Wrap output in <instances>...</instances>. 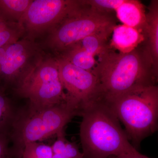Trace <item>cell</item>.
<instances>
[{"label": "cell", "instance_id": "cell-2", "mask_svg": "<svg viewBox=\"0 0 158 158\" xmlns=\"http://www.w3.org/2000/svg\"><path fill=\"white\" fill-rule=\"evenodd\" d=\"M80 115L82 117L80 137L84 158H108L138 151L130 143L103 95L88 104Z\"/></svg>", "mask_w": 158, "mask_h": 158}, {"label": "cell", "instance_id": "cell-20", "mask_svg": "<svg viewBox=\"0 0 158 158\" xmlns=\"http://www.w3.org/2000/svg\"><path fill=\"white\" fill-rule=\"evenodd\" d=\"M86 2L94 9L105 12L115 11L124 0H85Z\"/></svg>", "mask_w": 158, "mask_h": 158}, {"label": "cell", "instance_id": "cell-15", "mask_svg": "<svg viewBox=\"0 0 158 158\" xmlns=\"http://www.w3.org/2000/svg\"><path fill=\"white\" fill-rule=\"evenodd\" d=\"M56 135V140L51 145L52 158H84L76 143L69 141L65 138L64 130Z\"/></svg>", "mask_w": 158, "mask_h": 158}, {"label": "cell", "instance_id": "cell-6", "mask_svg": "<svg viewBox=\"0 0 158 158\" xmlns=\"http://www.w3.org/2000/svg\"><path fill=\"white\" fill-rule=\"evenodd\" d=\"M18 96L29 100V105L48 107L66 103L56 57L46 53L13 90Z\"/></svg>", "mask_w": 158, "mask_h": 158}, {"label": "cell", "instance_id": "cell-21", "mask_svg": "<svg viewBox=\"0 0 158 158\" xmlns=\"http://www.w3.org/2000/svg\"><path fill=\"white\" fill-rule=\"evenodd\" d=\"M9 133L0 134V158H14Z\"/></svg>", "mask_w": 158, "mask_h": 158}, {"label": "cell", "instance_id": "cell-1", "mask_svg": "<svg viewBox=\"0 0 158 158\" xmlns=\"http://www.w3.org/2000/svg\"><path fill=\"white\" fill-rule=\"evenodd\" d=\"M92 73L107 100L138 87L156 85V73L144 46L131 52H116L109 46L98 55Z\"/></svg>", "mask_w": 158, "mask_h": 158}, {"label": "cell", "instance_id": "cell-19", "mask_svg": "<svg viewBox=\"0 0 158 158\" xmlns=\"http://www.w3.org/2000/svg\"><path fill=\"white\" fill-rule=\"evenodd\" d=\"M21 158H52V147L39 142L27 143L23 149Z\"/></svg>", "mask_w": 158, "mask_h": 158}, {"label": "cell", "instance_id": "cell-8", "mask_svg": "<svg viewBox=\"0 0 158 158\" xmlns=\"http://www.w3.org/2000/svg\"><path fill=\"white\" fill-rule=\"evenodd\" d=\"M55 57L66 95V105L80 115L85 107L102 96L98 79L91 72L77 67L61 57Z\"/></svg>", "mask_w": 158, "mask_h": 158}, {"label": "cell", "instance_id": "cell-16", "mask_svg": "<svg viewBox=\"0 0 158 158\" xmlns=\"http://www.w3.org/2000/svg\"><path fill=\"white\" fill-rule=\"evenodd\" d=\"M6 91L0 87V134L9 133L17 113Z\"/></svg>", "mask_w": 158, "mask_h": 158}, {"label": "cell", "instance_id": "cell-17", "mask_svg": "<svg viewBox=\"0 0 158 158\" xmlns=\"http://www.w3.org/2000/svg\"><path fill=\"white\" fill-rule=\"evenodd\" d=\"M24 34L19 23L6 21L0 17V48L16 42L23 37Z\"/></svg>", "mask_w": 158, "mask_h": 158}, {"label": "cell", "instance_id": "cell-3", "mask_svg": "<svg viewBox=\"0 0 158 158\" xmlns=\"http://www.w3.org/2000/svg\"><path fill=\"white\" fill-rule=\"evenodd\" d=\"M116 26L111 13L99 11L85 0H80L74 9L37 41L46 53L57 56L88 36L112 34Z\"/></svg>", "mask_w": 158, "mask_h": 158}, {"label": "cell", "instance_id": "cell-10", "mask_svg": "<svg viewBox=\"0 0 158 158\" xmlns=\"http://www.w3.org/2000/svg\"><path fill=\"white\" fill-rule=\"evenodd\" d=\"M146 13V23L143 34L146 44L144 47L151 61L156 73L158 70V1L151 2Z\"/></svg>", "mask_w": 158, "mask_h": 158}, {"label": "cell", "instance_id": "cell-5", "mask_svg": "<svg viewBox=\"0 0 158 158\" xmlns=\"http://www.w3.org/2000/svg\"><path fill=\"white\" fill-rule=\"evenodd\" d=\"M77 115L66 103L43 108L29 105L17 111L9 133L14 158H21L27 143L57 135Z\"/></svg>", "mask_w": 158, "mask_h": 158}, {"label": "cell", "instance_id": "cell-4", "mask_svg": "<svg viewBox=\"0 0 158 158\" xmlns=\"http://www.w3.org/2000/svg\"><path fill=\"white\" fill-rule=\"evenodd\" d=\"M106 100L118 120L124 125L135 148L158 129V87L142 86Z\"/></svg>", "mask_w": 158, "mask_h": 158}, {"label": "cell", "instance_id": "cell-13", "mask_svg": "<svg viewBox=\"0 0 158 158\" xmlns=\"http://www.w3.org/2000/svg\"><path fill=\"white\" fill-rule=\"evenodd\" d=\"M54 56L61 57L77 67L92 73L97 63L95 57L77 44Z\"/></svg>", "mask_w": 158, "mask_h": 158}, {"label": "cell", "instance_id": "cell-18", "mask_svg": "<svg viewBox=\"0 0 158 158\" xmlns=\"http://www.w3.org/2000/svg\"><path fill=\"white\" fill-rule=\"evenodd\" d=\"M110 34H93L85 37L76 44L95 57L109 46L108 39Z\"/></svg>", "mask_w": 158, "mask_h": 158}, {"label": "cell", "instance_id": "cell-22", "mask_svg": "<svg viewBox=\"0 0 158 158\" xmlns=\"http://www.w3.org/2000/svg\"><path fill=\"white\" fill-rule=\"evenodd\" d=\"M108 158H151L148 157L147 156L141 154L138 151L132 153L127 154L123 155L118 156H111Z\"/></svg>", "mask_w": 158, "mask_h": 158}, {"label": "cell", "instance_id": "cell-12", "mask_svg": "<svg viewBox=\"0 0 158 158\" xmlns=\"http://www.w3.org/2000/svg\"><path fill=\"white\" fill-rule=\"evenodd\" d=\"M115 11L117 18L123 25L143 33L146 26V13L140 1L124 0Z\"/></svg>", "mask_w": 158, "mask_h": 158}, {"label": "cell", "instance_id": "cell-11", "mask_svg": "<svg viewBox=\"0 0 158 158\" xmlns=\"http://www.w3.org/2000/svg\"><path fill=\"white\" fill-rule=\"evenodd\" d=\"M112 33L109 46L122 53L131 52L145 41L142 32L123 24L115 26Z\"/></svg>", "mask_w": 158, "mask_h": 158}, {"label": "cell", "instance_id": "cell-9", "mask_svg": "<svg viewBox=\"0 0 158 158\" xmlns=\"http://www.w3.org/2000/svg\"><path fill=\"white\" fill-rule=\"evenodd\" d=\"M80 0H33L19 23L23 37L37 41L79 3Z\"/></svg>", "mask_w": 158, "mask_h": 158}, {"label": "cell", "instance_id": "cell-7", "mask_svg": "<svg viewBox=\"0 0 158 158\" xmlns=\"http://www.w3.org/2000/svg\"><path fill=\"white\" fill-rule=\"evenodd\" d=\"M45 53L37 41L25 37L0 48V87L14 89Z\"/></svg>", "mask_w": 158, "mask_h": 158}, {"label": "cell", "instance_id": "cell-14", "mask_svg": "<svg viewBox=\"0 0 158 158\" xmlns=\"http://www.w3.org/2000/svg\"><path fill=\"white\" fill-rule=\"evenodd\" d=\"M33 0H0V17L6 21L19 23Z\"/></svg>", "mask_w": 158, "mask_h": 158}]
</instances>
